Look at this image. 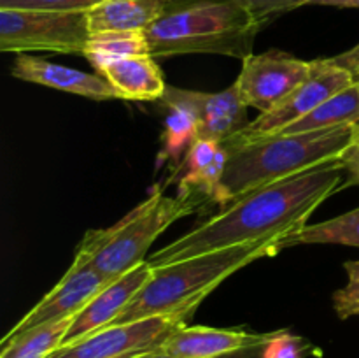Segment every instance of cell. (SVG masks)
Wrapping results in <instances>:
<instances>
[{"mask_svg":"<svg viewBox=\"0 0 359 358\" xmlns=\"http://www.w3.org/2000/svg\"><path fill=\"white\" fill-rule=\"evenodd\" d=\"M342 174V167L332 161L252 190L209 221L158 249L147 262L161 267L272 235L294 234L330 195L339 192Z\"/></svg>","mask_w":359,"mask_h":358,"instance_id":"1","label":"cell"},{"mask_svg":"<svg viewBox=\"0 0 359 358\" xmlns=\"http://www.w3.org/2000/svg\"><path fill=\"white\" fill-rule=\"evenodd\" d=\"M290 235L293 234L272 235L259 241L203 253L168 265L153 267L149 281L132 298L112 325L198 307L200 302L217 284L223 283L238 269H244L245 265L263 256H272L283 251L284 241Z\"/></svg>","mask_w":359,"mask_h":358,"instance_id":"2","label":"cell"},{"mask_svg":"<svg viewBox=\"0 0 359 358\" xmlns=\"http://www.w3.org/2000/svg\"><path fill=\"white\" fill-rule=\"evenodd\" d=\"M262 28L238 0H168L144 34L154 58L210 53L244 60Z\"/></svg>","mask_w":359,"mask_h":358,"instance_id":"3","label":"cell"},{"mask_svg":"<svg viewBox=\"0 0 359 358\" xmlns=\"http://www.w3.org/2000/svg\"><path fill=\"white\" fill-rule=\"evenodd\" d=\"M353 125L291 135H269L244 144H226L230 151L221 179V206L269 183L337 161L349 144Z\"/></svg>","mask_w":359,"mask_h":358,"instance_id":"4","label":"cell"},{"mask_svg":"<svg viewBox=\"0 0 359 358\" xmlns=\"http://www.w3.org/2000/svg\"><path fill=\"white\" fill-rule=\"evenodd\" d=\"M195 211V204L182 195L168 197L156 190L116 225L88 232L76 256L114 281L142 263L147 249L174 221Z\"/></svg>","mask_w":359,"mask_h":358,"instance_id":"5","label":"cell"},{"mask_svg":"<svg viewBox=\"0 0 359 358\" xmlns=\"http://www.w3.org/2000/svg\"><path fill=\"white\" fill-rule=\"evenodd\" d=\"M90 35L86 11L60 13L39 9H0L2 53H56L83 56Z\"/></svg>","mask_w":359,"mask_h":358,"instance_id":"6","label":"cell"},{"mask_svg":"<svg viewBox=\"0 0 359 358\" xmlns=\"http://www.w3.org/2000/svg\"><path fill=\"white\" fill-rule=\"evenodd\" d=\"M195 311L196 307H188L172 314L105 326L77 343L60 346L48 358H130L160 350L167 337L186 325Z\"/></svg>","mask_w":359,"mask_h":358,"instance_id":"7","label":"cell"},{"mask_svg":"<svg viewBox=\"0 0 359 358\" xmlns=\"http://www.w3.org/2000/svg\"><path fill=\"white\" fill-rule=\"evenodd\" d=\"M356 83L354 76L342 67L328 62V58L312 60V72L304 84L287 95L272 111L259 114L244 130L226 140V144H244L263 137L276 135L286 126L307 116L316 107Z\"/></svg>","mask_w":359,"mask_h":358,"instance_id":"8","label":"cell"},{"mask_svg":"<svg viewBox=\"0 0 359 358\" xmlns=\"http://www.w3.org/2000/svg\"><path fill=\"white\" fill-rule=\"evenodd\" d=\"M312 62L297 58L280 49L242 60V70L233 83L238 97L248 107L269 112L309 79Z\"/></svg>","mask_w":359,"mask_h":358,"instance_id":"9","label":"cell"},{"mask_svg":"<svg viewBox=\"0 0 359 358\" xmlns=\"http://www.w3.org/2000/svg\"><path fill=\"white\" fill-rule=\"evenodd\" d=\"M160 102L165 107L179 109L191 116L196 125V139L223 144L251 123L248 105L238 97L233 84L216 93L167 86Z\"/></svg>","mask_w":359,"mask_h":358,"instance_id":"10","label":"cell"},{"mask_svg":"<svg viewBox=\"0 0 359 358\" xmlns=\"http://www.w3.org/2000/svg\"><path fill=\"white\" fill-rule=\"evenodd\" d=\"M111 283L112 281L95 270L90 263H86L79 256H74V262L70 263L65 276L7 332L4 339L16 337L46 323L72 318L98 291H102Z\"/></svg>","mask_w":359,"mask_h":358,"instance_id":"11","label":"cell"},{"mask_svg":"<svg viewBox=\"0 0 359 358\" xmlns=\"http://www.w3.org/2000/svg\"><path fill=\"white\" fill-rule=\"evenodd\" d=\"M151 274H153V265L144 260L142 263L133 267L132 270L107 284L104 290L98 291L77 314H74L72 323L63 337L62 346H69V344L77 343V340L112 325L114 319L132 302V298L149 281Z\"/></svg>","mask_w":359,"mask_h":358,"instance_id":"12","label":"cell"},{"mask_svg":"<svg viewBox=\"0 0 359 358\" xmlns=\"http://www.w3.org/2000/svg\"><path fill=\"white\" fill-rule=\"evenodd\" d=\"M276 332L258 333L241 329L182 325L167 337L160 350L177 358H224L263 347Z\"/></svg>","mask_w":359,"mask_h":358,"instance_id":"13","label":"cell"},{"mask_svg":"<svg viewBox=\"0 0 359 358\" xmlns=\"http://www.w3.org/2000/svg\"><path fill=\"white\" fill-rule=\"evenodd\" d=\"M11 74L20 81L42 84V86L55 88L67 93L91 98V100L102 102L119 98L112 84L100 74H88L83 70L70 69V67L27 55V53L14 58Z\"/></svg>","mask_w":359,"mask_h":358,"instance_id":"14","label":"cell"},{"mask_svg":"<svg viewBox=\"0 0 359 358\" xmlns=\"http://www.w3.org/2000/svg\"><path fill=\"white\" fill-rule=\"evenodd\" d=\"M119 98L125 100H160L167 84L153 55L116 60L100 70Z\"/></svg>","mask_w":359,"mask_h":358,"instance_id":"15","label":"cell"},{"mask_svg":"<svg viewBox=\"0 0 359 358\" xmlns=\"http://www.w3.org/2000/svg\"><path fill=\"white\" fill-rule=\"evenodd\" d=\"M168 0H104L86 11L90 34L146 32L163 14Z\"/></svg>","mask_w":359,"mask_h":358,"instance_id":"16","label":"cell"},{"mask_svg":"<svg viewBox=\"0 0 359 358\" xmlns=\"http://www.w3.org/2000/svg\"><path fill=\"white\" fill-rule=\"evenodd\" d=\"M359 121V90L356 83L346 88L340 93L333 95L319 107L309 112L302 119L294 121L293 125L286 126L279 133L291 135V133H307L318 132V130L335 128L342 125H354ZM277 135V133H276Z\"/></svg>","mask_w":359,"mask_h":358,"instance_id":"17","label":"cell"},{"mask_svg":"<svg viewBox=\"0 0 359 358\" xmlns=\"http://www.w3.org/2000/svg\"><path fill=\"white\" fill-rule=\"evenodd\" d=\"M151 55L144 32H104L91 34L83 56L100 72L105 65L128 56Z\"/></svg>","mask_w":359,"mask_h":358,"instance_id":"18","label":"cell"},{"mask_svg":"<svg viewBox=\"0 0 359 358\" xmlns=\"http://www.w3.org/2000/svg\"><path fill=\"white\" fill-rule=\"evenodd\" d=\"M72 318L46 323L11 339H2L0 358H48L62 346Z\"/></svg>","mask_w":359,"mask_h":358,"instance_id":"19","label":"cell"},{"mask_svg":"<svg viewBox=\"0 0 359 358\" xmlns=\"http://www.w3.org/2000/svg\"><path fill=\"white\" fill-rule=\"evenodd\" d=\"M298 244H344L359 248V207L323 223L305 225L284 241L283 249Z\"/></svg>","mask_w":359,"mask_h":358,"instance_id":"20","label":"cell"},{"mask_svg":"<svg viewBox=\"0 0 359 358\" xmlns=\"http://www.w3.org/2000/svg\"><path fill=\"white\" fill-rule=\"evenodd\" d=\"M165 154L179 157L186 146H191L196 139V125L191 116L179 109H170L165 121Z\"/></svg>","mask_w":359,"mask_h":358,"instance_id":"21","label":"cell"},{"mask_svg":"<svg viewBox=\"0 0 359 358\" xmlns=\"http://www.w3.org/2000/svg\"><path fill=\"white\" fill-rule=\"evenodd\" d=\"M318 351L307 339L287 330H277L276 336L262 347V358H307Z\"/></svg>","mask_w":359,"mask_h":358,"instance_id":"22","label":"cell"},{"mask_svg":"<svg viewBox=\"0 0 359 358\" xmlns=\"http://www.w3.org/2000/svg\"><path fill=\"white\" fill-rule=\"evenodd\" d=\"M347 284L333 293V307L340 319L359 316V260L344 263Z\"/></svg>","mask_w":359,"mask_h":358,"instance_id":"23","label":"cell"},{"mask_svg":"<svg viewBox=\"0 0 359 358\" xmlns=\"http://www.w3.org/2000/svg\"><path fill=\"white\" fill-rule=\"evenodd\" d=\"M104 0H0V9H39L84 13Z\"/></svg>","mask_w":359,"mask_h":358,"instance_id":"24","label":"cell"},{"mask_svg":"<svg viewBox=\"0 0 359 358\" xmlns=\"http://www.w3.org/2000/svg\"><path fill=\"white\" fill-rule=\"evenodd\" d=\"M265 27L277 16L304 7L305 0H238Z\"/></svg>","mask_w":359,"mask_h":358,"instance_id":"25","label":"cell"},{"mask_svg":"<svg viewBox=\"0 0 359 358\" xmlns=\"http://www.w3.org/2000/svg\"><path fill=\"white\" fill-rule=\"evenodd\" d=\"M337 164L347 172L346 183H342L340 190L347 186H359V121L354 123L351 128V139L346 150L342 151Z\"/></svg>","mask_w":359,"mask_h":358,"instance_id":"26","label":"cell"},{"mask_svg":"<svg viewBox=\"0 0 359 358\" xmlns=\"http://www.w3.org/2000/svg\"><path fill=\"white\" fill-rule=\"evenodd\" d=\"M328 62L333 63V65L346 69L347 72L353 74L354 79L358 81L359 79V42L354 46V48L347 49V51L340 53V55L328 58Z\"/></svg>","mask_w":359,"mask_h":358,"instance_id":"27","label":"cell"},{"mask_svg":"<svg viewBox=\"0 0 359 358\" xmlns=\"http://www.w3.org/2000/svg\"><path fill=\"white\" fill-rule=\"evenodd\" d=\"M130 358H177V357H172V354L163 353L161 350H154V351H147V353L135 354V357H130ZM224 358H262V347H258V350L242 351V353H235Z\"/></svg>","mask_w":359,"mask_h":358,"instance_id":"28","label":"cell"},{"mask_svg":"<svg viewBox=\"0 0 359 358\" xmlns=\"http://www.w3.org/2000/svg\"><path fill=\"white\" fill-rule=\"evenodd\" d=\"M304 6L339 7V9H359V0H305Z\"/></svg>","mask_w":359,"mask_h":358,"instance_id":"29","label":"cell"},{"mask_svg":"<svg viewBox=\"0 0 359 358\" xmlns=\"http://www.w3.org/2000/svg\"><path fill=\"white\" fill-rule=\"evenodd\" d=\"M356 86H358V90H359V79L356 81Z\"/></svg>","mask_w":359,"mask_h":358,"instance_id":"30","label":"cell"}]
</instances>
